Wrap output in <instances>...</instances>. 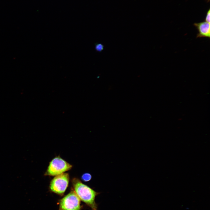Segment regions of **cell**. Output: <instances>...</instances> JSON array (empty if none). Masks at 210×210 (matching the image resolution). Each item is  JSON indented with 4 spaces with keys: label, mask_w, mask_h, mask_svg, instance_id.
Segmentation results:
<instances>
[{
    "label": "cell",
    "mask_w": 210,
    "mask_h": 210,
    "mask_svg": "<svg viewBox=\"0 0 210 210\" xmlns=\"http://www.w3.org/2000/svg\"><path fill=\"white\" fill-rule=\"evenodd\" d=\"M72 183L74 190L80 200L92 210H97V205L95 202V198L99 193L84 184L77 178L73 179Z\"/></svg>",
    "instance_id": "obj_1"
},
{
    "label": "cell",
    "mask_w": 210,
    "mask_h": 210,
    "mask_svg": "<svg viewBox=\"0 0 210 210\" xmlns=\"http://www.w3.org/2000/svg\"><path fill=\"white\" fill-rule=\"evenodd\" d=\"M72 167V165L60 157H57L50 162L45 175L56 176L70 170Z\"/></svg>",
    "instance_id": "obj_2"
},
{
    "label": "cell",
    "mask_w": 210,
    "mask_h": 210,
    "mask_svg": "<svg viewBox=\"0 0 210 210\" xmlns=\"http://www.w3.org/2000/svg\"><path fill=\"white\" fill-rule=\"evenodd\" d=\"M59 210H80V200L72 190L59 201Z\"/></svg>",
    "instance_id": "obj_3"
},
{
    "label": "cell",
    "mask_w": 210,
    "mask_h": 210,
    "mask_svg": "<svg viewBox=\"0 0 210 210\" xmlns=\"http://www.w3.org/2000/svg\"><path fill=\"white\" fill-rule=\"evenodd\" d=\"M69 178V175L66 173L55 176L50 183V190L53 192L62 195L68 186Z\"/></svg>",
    "instance_id": "obj_4"
},
{
    "label": "cell",
    "mask_w": 210,
    "mask_h": 210,
    "mask_svg": "<svg viewBox=\"0 0 210 210\" xmlns=\"http://www.w3.org/2000/svg\"><path fill=\"white\" fill-rule=\"evenodd\" d=\"M197 28L198 33L196 38L210 37V23L205 21L195 23L193 24Z\"/></svg>",
    "instance_id": "obj_5"
},
{
    "label": "cell",
    "mask_w": 210,
    "mask_h": 210,
    "mask_svg": "<svg viewBox=\"0 0 210 210\" xmlns=\"http://www.w3.org/2000/svg\"><path fill=\"white\" fill-rule=\"evenodd\" d=\"M92 178L91 175L88 173L83 174L82 176V179L84 181L87 182L91 180Z\"/></svg>",
    "instance_id": "obj_6"
},
{
    "label": "cell",
    "mask_w": 210,
    "mask_h": 210,
    "mask_svg": "<svg viewBox=\"0 0 210 210\" xmlns=\"http://www.w3.org/2000/svg\"><path fill=\"white\" fill-rule=\"evenodd\" d=\"M95 49L96 51L99 52H101L104 49V45L101 43H97L95 44Z\"/></svg>",
    "instance_id": "obj_7"
},
{
    "label": "cell",
    "mask_w": 210,
    "mask_h": 210,
    "mask_svg": "<svg viewBox=\"0 0 210 210\" xmlns=\"http://www.w3.org/2000/svg\"><path fill=\"white\" fill-rule=\"evenodd\" d=\"M210 10L209 9L207 11L205 18V21L210 23Z\"/></svg>",
    "instance_id": "obj_8"
},
{
    "label": "cell",
    "mask_w": 210,
    "mask_h": 210,
    "mask_svg": "<svg viewBox=\"0 0 210 210\" xmlns=\"http://www.w3.org/2000/svg\"><path fill=\"white\" fill-rule=\"evenodd\" d=\"M207 2H209L210 0H206Z\"/></svg>",
    "instance_id": "obj_9"
}]
</instances>
